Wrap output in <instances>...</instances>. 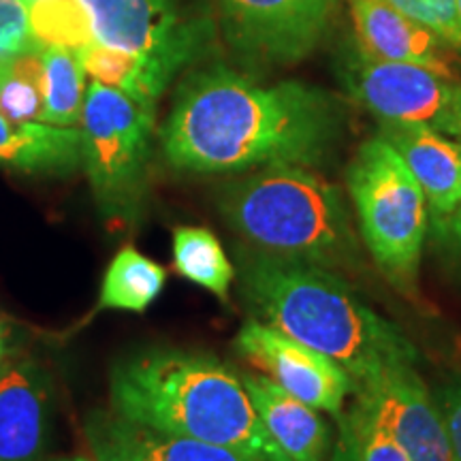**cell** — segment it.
<instances>
[{"label": "cell", "mask_w": 461, "mask_h": 461, "mask_svg": "<svg viewBox=\"0 0 461 461\" xmlns=\"http://www.w3.org/2000/svg\"><path fill=\"white\" fill-rule=\"evenodd\" d=\"M342 129L344 109L330 92L293 79L258 84L212 67L180 86L160 141L176 169L241 173L321 165Z\"/></svg>", "instance_id": "obj_1"}, {"label": "cell", "mask_w": 461, "mask_h": 461, "mask_svg": "<svg viewBox=\"0 0 461 461\" xmlns=\"http://www.w3.org/2000/svg\"><path fill=\"white\" fill-rule=\"evenodd\" d=\"M240 293L258 319L327 355L355 380L417 366L419 350L395 322L378 314L338 272L241 246Z\"/></svg>", "instance_id": "obj_2"}, {"label": "cell", "mask_w": 461, "mask_h": 461, "mask_svg": "<svg viewBox=\"0 0 461 461\" xmlns=\"http://www.w3.org/2000/svg\"><path fill=\"white\" fill-rule=\"evenodd\" d=\"M113 414L160 434L230 447L265 461H291L265 429L241 376L221 359L160 348L115 363Z\"/></svg>", "instance_id": "obj_3"}, {"label": "cell", "mask_w": 461, "mask_h": 461, "mask_svg": "<svg viewBox=\"0 0 461 461\" xmlns=\"http://www.w3.org/2000/svg\"><path fill=\"white\" fill-rule=\"evenodd\" d=\"M218 210L248 246L331 272H357L361 244L344 193L310 167H265L221 188Z\"/></svg>", "instance_id": "obj_4"}, {"label": "cell", "mask_w": 461, "mask_h": 461, "mask_svg": "<svg viewBox=\"0 0 461 461\" xmlns=\"http://www.w3.org/2000/svg\"><path fill=\"white\" fill-rule=\"evenodd\" d=\"M359 235L380 274L403 295H414L429 230L428 201L397 149L374 137L361 143L346 169Z\"/></svg>", "instance_id": "obj_5"}, {"label": "cell", "mask_w": 461, "mask_h": 461, "mask_svg": "<svg viewBox=\"0 0 461 461\" xmlns=\"http://www.w3.org/2000/svg\"><path fill=\"white\" fill-rule=\"evenodd\" d=\"M82 167L107 221L131 224L148 188L154 112L122 92L92 82L82 113Z\"/></svg>", "instance_id": "obj_6"}, {"label": "cell", "mask_w": 461, "mask_h": 461, "mask_svg": "<svg viewBox=\"0 0 461 461\" xmlns=\"http://www.w3.org/2000/svg\"><path fill=\"white\" fill-rule=\"evenodd\" d=\"M346 88L383 124L428 126L461 140V82L428 67L361 54L346 68Z\"/></svg>", "instance_id": "obj_7"}, {"label": "cell", "mask_w": 461, "mask_h": 461, "mask_svg": "<svg viewBox=\"0 0 461 461\" xmlns=\"http://www.w3.org/2000/svg\"><path fill=\"white\" fill-rule=\"evenodd\" d=\"M339 0H216L229 43L250 60L288 65L312 51Z\"/></svg>", "instance_id": "obj_8"}, {"label": "cell", "mask_w": 461, "mask_h": 461, "mask_svg": "<svg viewBox=\"0 0 461 461\" xmlns=\"http://www.w3.org/2000/svg\"><path fill=\"white\" fill-rule=\"evenodd\" d=\"M95 41L140 54L176 75L199 54L203 26L188 20L176 0H79Z\"/></svg>", "instance_id": "obj_9"}, {"label": "cell", "mask_w": 461, "mask_h": 461, "mask_svg": "<svg viewBox=\"0 0 461 461\" xmlns=\"http://www.w3.org/2000/svg\"><path fill=\"white\" fill-rule=\"evenodd\" d=\"M235 346L286 393L336 419L342 417L346 400L357 389L339 363L258 319H248L240 327Z\"/></svg>", "instance_id": "obj_10"}, {"label": "cell", "mask_w": 461, "mask_h": 461, "mask_svg": "<svg viewBox=\"0 0 461 461\" xmlns=\"http://www.w3.org/2000/svg\"><path fill=\"white\" fill-rule=\"evenodd\" d=\"M359 408L411 461H453L445 423L417 366H397L355 389Z\"/></svg>", "instance_id": "obj_11"}, {"label": "cell", "mask_w": 461, "mask_h": 461, "mask_svg": "<svg viewBox=\"0 0 461 461\" xmlns=\"http://www.w3.org/2000/svg\"><path fill=\"white\" fill-rule=\"evenodd\" d=\"M384 137L417 177L428 201L431 235L447 244L461 199V143L428 126L383 124Z\"/></svg>", "instance_id": "obj_12"}, {"label": "cell", "mask_w": 461, "mask_h": 461, "mask_svg": "<svg viewBox=\"0 0 461 461\" xmlns=\"http://www.w3.org/2000/svg\"><path fill=\"white\" fill-rule=\"evenodd\" d=\"M51 400V378L39 363H0V461L45 459Z\"/></svg>", "instance_id": "obj_13"}, {"label": "cell", "mask_w": 461, "mask_h": 461, "mask_svg": "<svg viewBox=\"0 0 461 461\" xmlns=\"http://www.w3.org/2000/svg\"><path fill=\"white\" fill-rule=\"evenodd\" d=\"M361 54L387 62L428 67L455 77L451 58L431 28L412 20L389 0H348Z\"/></svg>", "instance_id": "obj_14"}, {"label": "cell", "mask_w": 461, "mask_h": 461, "mask_svg": "<svg viewBox=\"0 0 461 461\" xmlns=\"http://www.w3.org/2000/svg\"><path fill=\"white\" fill-rule=\"evenodd\" d=\"M86 438L96 461H265L230 447L160 434L107 412L92 414Z\"/></svg>", "instance_id": "obj_15"}, {"label": "cell", "mask_w": 461, "mask_h": 461, "mask_svg": "<svg viewBox=\"0 0 461 461\" xmlns=\"http://www.w3.org/2000/svg\"><path fill=\"white\" fill-rule=\"evenodd\" d=\"M250 395L252 406L291 461H330L333 453V431L321 411L286 393L265 374H240Z\"/></svg>", "instance_id": "obj_16"}, {"label": "cell", "mask_w": 461, "mask_h": 461, "mask_svg": "<svg viewBox=\"0 0 461 461\" xmlns=\"http://www.w3.org/2000/svg\"><path fill=\"white\" fill-rule=\"evenodd\" d=\"M0 165L31 176H68L82 165V129L14 122L0 113Z\"/></svg>", "instance_id": "obj_17"}, {"label": "cell", "mask_w": 461, "mask_h": 461, "mask_svg": "<svg viewBox=\"0 0 461 461\" xmlns=\"http://www.w3.org/2000/svg\"><path fill=\"white\" fill-rule=\"evenodd\" d=\"M79 58H82V65L92 82L122 92L131 101L149 112L157 109L158 99L171 84V79L176 77L148 58L126 50L109 48L99 41L86 45L79 51Z\"/></svg>", "instance_id": "obj_18"}, {"label": "cell", "mask_w": 461, "mask_h": 461, "mask_svg": "<svg viewBox=\"0 0 461 461\" xmlns=\"http://www.w3.org/2000/svg\"><path fill=\"white\" fill-rule=\"evenodd\" d=\"M167 269L135 248H124L113 257L101 285V310H124V312H146L163 293Z\"/></svg>", "instance_id": "obj_19"}, {"label": "cell", "mask_w": 461, "mask_h": 461, "mask_svg": "<svg viewBox=\"0 0 461 461\" xmlns=\"http://www.w3.org/2000/svg\"><path fill=\"white\" fill-rule=\"evenodd\" d=\"M173 265L193 285L227 302L235 267L221 240L205 227H177L173 230Z\"/></svg>", "instance_id": "obj_20"}, {"label": "cell", "mask_w": 461, "mask_h": 461, "mask_svg": "<svg viewBox=\"0 0 461 461\" xmlns=\"http://www.w3.org/2000/svg\"><path fill=\"white\" fill-rule=\"evenodd\" d=\"M86 68L77 51L43 48V113L41 122L54 126L82 124L86 103Z\"/></svg>", "instance_id": "obj_21"}, {"label": "cell", "mask_w": 461, "mask_h": 461, "mask_svg": "<svg viewBox=\"0 0 461 461\" xmlns=\"http://www.w3.org/2000/svg\"><path fill=\"white\" fill-rule=\"evenodd\" d=\"M31 7V34L43 48L82 51L95 41L90 17L79 0H34Z\"/></svg>", "instance_id": "obj_22"}, {"label": "cell", "mask_w": 461, "mask_h": 461, "mask_svg": "<svg viewBox=\"0 0 461 461\" xmlns=\"http://www.w3.org/2000/svg\"><path fill=\"white\" fill-rule=\"evenodd\" d=\"M331 461H411L402 447L357 406L342 412Z\"/></svg>", "instance_id": "obj_23"}, {"label": "cell", "mask_w": 461, "mask_h": 461, "mask_svg": "<svg viewBox=\"0 0 461 461\" xmlns=\"http://www.w3.org/2000/svg\"><path fill=\"white\" fill-rule=\"evenodd\" d=\"M395 9L434 31L447 45L461 48L457 0H389Z\"/></svg>", "instance_id": "obj_24"}, {"label": "cell", "mask_w": 461, "mask_h": 461, "mask_svg": "<svg viewBox=\"0 0 461 461\" xmlns=\"http://www.w3.org/2000/svg\"><path fill=\"white\" fill-rule=\"evenodd\" d=\"M32 43L26 0H0V67L9 65Z\"/></svg>", "instance_id": "obj_25"}, {"label": "cell", "mask_w": 461, "mask_h": 461, "mask_svg": "<svg viewBox=\"0 0 461 461\" xmlns=\"http://www.w3.org/2000/svg\"><path fill=\"white\" fill-rule=\"evenodd\" d=\"M434 400L445 423L453 461H461V374H448L438 383Z\"/></svg>", "instance_id": "obj_26"}, {"label": "cell", "mask_w": 461, "mask_h": 461, "mask_svg": "<svg viewBox=\"0 0 461 461\" xmlns=\"http://www.w3.org/2000/svg\"><path fill=\"white\" fill-rule=\"evenodd\" d=\"M459 143H461V140H459ZM447 244H451V246H453L455 257H457V258H459V263H461V199H459L457 210H455V214H453L451 227H448V238H447Z\"/></svg>", "instance_id": "obj_27"}, {"label": "cell", "mask_w": 461, "mask_h": 461, "mask_svg": "<svg viewBox=\"0 0 461 461\" xmlns=\"http://www.w3.org/2000/svg\"><path fill=\"white\" fill-rule=\"evenodd\" d=\"M9 336H11V330H9L7 321L0 316V363H3L5 355L9 353Z\"/></svg>", "instance_id": "obj_28"}, {"label": "cell", "mask_w": 461, "mask_h": 461, "mask_svg": "<svg viewBox=\"0 0 461 461\" xmlns=\"http://www.w3.org/2000/svg\"><path fill=\"white\" fill-rule=\"evenodd\" d=\"M58 461H90L88 457H67V459H58Z\"/></svg>", "instance_id": "obj_29"}, {"label": "cell", "mask_w": 461, "mask_h": 461, "mask_svg": "<svg viewBox=\"0 0 461 461\" xmlns=\"http://www.w3.org/2000/svg\"><path fill=\"white\" fill-rule=\"evenodd\" d=\"M457 9H459V17H461V0H457Z\"/></svg>", "instance_id": "obj_30"}, {"label": "cell", "mask_w": 461, "mask_h": 461, "mask_svg": "<svg viewBox=\"0 0 461 461\" xmlns=\"http://www.w3.org/2000/svg\"><path fill=\"white\" fill-rule=\"evenodd\" d=\"M26 3H28V5H31V3H34V0H26Z\"/></svg>", "instance_id": "obj_31"}]
</instances>
